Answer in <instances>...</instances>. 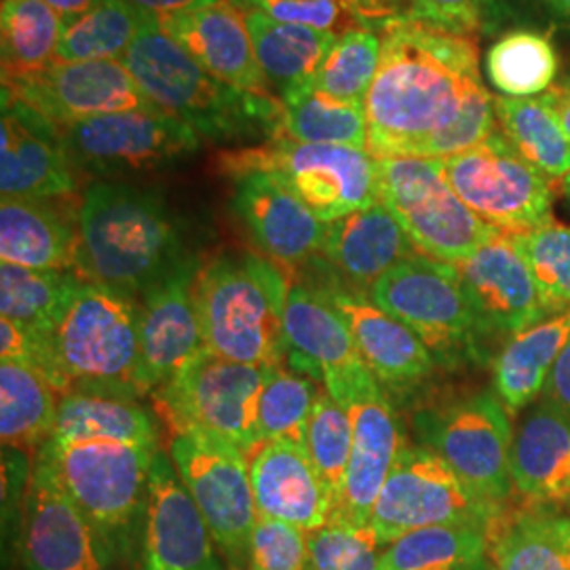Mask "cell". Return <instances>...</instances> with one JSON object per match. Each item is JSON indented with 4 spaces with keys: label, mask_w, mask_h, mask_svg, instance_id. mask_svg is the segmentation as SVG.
<instances>
[{
    "label": "cell",
    "mask_w": 570,
    "mask_h": 570,
    "mask_svg": "<svg viewBox=\"0 0 570 570\" xmlns=\"http://www.w3.org/2000/svg\"><path fill=\"white\" fill-rule=\"evenodd\" d=\"M482 85L478 39L428 21H393L383 30L367 91V153L374 159L416 157Z\"/></svg>",
    "instance_id": "6da1fadb"
},
{
    "label": "cell",
    "mask_w": 570,
    "mask_h": 570,
    "mask_svg": "<svg viewBox=\"0 0 570 570\" xmlns=\"http://www.w3.org/2000/svg\"><path fill=\"white\" fill-rule=\"evenodd\" d=\"M77 273L140 303L190 256L176 218L157 190L96 180L79 202Z\"/></svg>",
    "instance_id": "7a4b0ae2"
},
{
    "label": "cell",
    "mask_w": 570,
    "mask_h": 570,
    "mask_svg": "<svg viewBox=\"0 0 570 570\" xmlns=\"http://www.w3.org/2000/svg\"><path fill=\"white\" fill-rule=\"evenodd\" d=\"M121 61L148 102L190 125L202 140L263 144L279 136L282 100L220 81L153 16H146Z\"/></svg>",
    "instance_id": "3957f363"
},
{
    "label": "cell",
    "mask_w": 570,
    "mask_h": 570,
    "mask_svg": "<svg viewBox=\"0 0 570 570\" xmlns=\"http://www.w3.org/2000/svg\"><path fill=\"white\" fill-rule=\"evenodd\" d=\"M289 285L279 265L266 256L225 254L199 266L195 305L205 346L239 364H284Z\"/></svg>",
    "instance_id": "277c9868"
},
{
    "label": "cell",
    "mask_w": 570,
    "mask_h": 570,
    "mask_svg": "<svg viewBox=\"0 0 570 570\" xmlns=\"http://www.w3.org/2000/svg\"><path fill=\"white\" fill-rule=\"evenodd\" d=\"M157 452L119 442H45L37 454L96 530L112 564L134 562Z\"/></svg>",
    "instance_id": "5b68a950"
},
{
    "label": "cell",
    "mask_w": 570,
    "mask_h": 570,
    "mask_svg": "<svg viewBox=\"0 0 570 570\" xmlns=\"http://www.w3.org/2000/svg\"><path fill=\"white\" fill-rule=\"evenodd\" d=\"M61 395L106 391L142 397L140 303L106 285L79 279L49 336Z\"/></svg>",
    "instance_id": "8992f818"
},
{
    "label": "cell",
    "mask_w": 570,
    "mask_h": 570,
    "mask_svg": "<svg viewBox=\"0 0 570 570\" xmlns=\"http://www.w3.org/2000/svg\"><path fill=\"white\" fill-rule=\"evenodd\" d=\"M214 165L228 178L252 171L277 176L326 225L379 204L376 159L351 146L296 142L277 136L256 146L225 150Z\"/></svg>",
    "instance_id": "52a82bcc"
},
{
    "label": "cell",
    "mask_w": 570,
    "mask_h": 570,
    "mask_svg": "<svg viewBox=\"0 0 570 570\" xmlns=\"http://www.w3.org/2000/svg\"><path fill=\"white\" fill-rule=\"evenodd\" d=\"M265 374L266 367L226 360L205 346L150 397L171 433H202L249 456L258 446L256 406Z\"/></svg>",
    "instance_id": "ba28073f"
},
{
    "label": "cell",
    "mask_w": 570,
    "mask_h": 570,
    "mask_svg": "<svg viewBox=\"0 0 570 570\" xmlns=\"http://www.w3.org/2000/svg\"><path fill=\"white\" fill-rule=\"evenodd\" d=\"M379 202L419 254L459 265L501 230L487 225L450 186L440 159H376Z\"/></svg>",
    "instance_id": "9c48e42d"
},
{
    "label": "cell",
    "mask_w": 570,
    "mask_h": 570,
    "mask_svg": "<svg viewBox=\"0 0 570 570\" xmlns=\"http://www.w3.org/2000/svg\"><path fill=\"white\" fill-rule=\"evenodd\" d=\"M367 298L410 327L435 362L478 360L487 332L456 275V268L416 254L393 266L367 289Z\"/></svg>",
    "instance_id": "30bf717a"
},
{
    "label": "cell",
    "mask_w": 570,
    "mask_h": 570,
    "mask_svg": "<svg viewBox=\"0 0 570 570\" xmlns=\"http://www.w3.org/2000/svg\"><path fill=\"white\" fill-rule=\"evenodd\" d=\"M60 134L75 171L102 180L178 164L202 146L190 125L157 108L70 122Z\"/></svg>",
    "instance_id": "8fae6325"
},
{
    "label": "cell",
    "mask_w": 570,
    "mask_h": 570,
    "mask_svg": "<svg viewBox=\"0 0 570 570\" xmlns=\"http://www.w3.org/2000/svg\"><path fill=\"white\" fill-rule=\"evenodd\" d=\"M169 459L233 570H247L258 511L244 452L193 431L171 433Z\"/></svg>",
    "instance_id": "7c38bea8"
},
{
    "label": "cell",
    "mask_w": 570,
    "mask_h": 570,
    "mask_svg": "<svg viewBox=\"0 0 570 570\" xmlns=\"http://www.w3.org/2000/svg\"><path fill=\"white\" fill-rule=\"evenodd\" d=\"M440 164L456 195L492 228L513 235L553 220V186L515 150L501 127L487 142Z\"/></svg>",
    "instance_id": "4fadbf2b"
},
{
    "label": "cell",
    "mask_w": 570,
    "mask_h": 570,
    "mask_svg": "<svg viewBox=\"0 0 570 570\" xmlns=\"http://www.w3.org/2000/svg\"><path fill=\"white\" fill-rule=\"evenodd\" d=\"M423 446L438 452L473 494L503 510L511 497L510 410L497 393L482 391L416 419Z\"/></svg>",
    "instance_id": "5bb4252c"
},
{
    "label": "cell",
    "mask_w": 570,
    "mask_h": 570,
    "mask_svg": "<svg viewBox=\"0 0 570 570\" xmlns=\"http://www.w3.org/2000/svg\"><path fill=\"white\" fill-rule=\"evenodd\" d=\"M503 510L473 494L454 469L428 446H404L370 518L387 548L407 532L438 524L490 527Z\"/></svg>",
    "instance_id": "9a60e30c"
},
{
    "label": "cell",
    "mask_w": 570,
    "mask_h": 570,
    "mask_svg": "<svg viewBox=\"0 0 570 570\" xmlns=\"http://www.w3.org/2000/svg\"><path fill=\"white\" fill-rule=\"evenodd\" d=\"M285 366L313 379L338 404L379 385L341 313L313 285L292 284L284 308Z\"/></svg>",
    "instance_id": "2e32d148"
},
{
    "label": "cell",
    "mask_w": 570,
    "mask_h": 570,
    "mask_svg": "<svg viewBox=\"0 0 570 570\" xmlns=\"http://www.w3.org/2000/svg\"><path fill=\"white\" fill-rule=\"evenodd\" d=\"M2 96L30 106L58 127L155 108L121 60L53 61L39 72L2 79Z\"/></svg>",
    "instance_id": "e0dca14e"
},
{
    "label": "cell",
    "mask_w": 570,
    "mask_h": 570,
    "mask_svg": "<svg viewBox=\"0 0 570 570\" xmlns=\"http://www.w3.org/2000/svg\"><path fill=\"white\" fill-rule=\"evenodd\" d=\"M216 550L169 454L159 450L150 468L142 534L131 570H226Z\"/></svg>",
    "instance_id": "ac0fdd59"
},
{
    "label": "cell",
    "mask_w": 570,
    "mask_h": 570,
    "mask_svg": "<svg viewBox=\"0 0 570 570\" xmlns=\"http://www.w3.org/2000/svg\"><path fill=\"white\" fill-rule=\"evenodd\" d=\"M20 548L26 570H110L96 530L63 494L37 456L21 508Z\"/></svg>",
    "instance_id": "d6986e66"
},
{
    "label": "cell",
    "mask_w": 570,
    "mask_h": 570,
    "mask_svg": "<svg viewBox=\"0 0 570 570\" xmlns=\"http://www.w3.org/2000/svg\"><path fill=\"white\" fill-rule=\"evenodd\" d=\"M79 174L70 164L60 127L30 106L2 96V199L70 202Z\"/></svg>",
    "instance_id": "ffe728a7"
},
{
    "label": "cell",
    "mask_w": 570,
    "mask_h": 570,
    "mask_svg": "<svg viewBox=\"0 0 570 570\" xmlns=\"http://www.w3.org/2000/svg\"><path fill=\"white\" fill-rule=\"evenodd\" d=\"M197 258H188L140 298V374L142 395L171 381L202 348V324L195 305Z\"/></svg>",
    "instance_id": "44dd1931"
},
{
    "label": "cell",
    "mask_w": 570,
    "mask_h": 570,
    "mask_svg": "<svg viewBox=\"0 0 570 570\" xmlns=\"http://www.w3.org/2000/svg\"><path fill=\"white\" fill-rule=\"evenodd\" d=\"M454 268L487 332L520 334L550 315L529 265L503 233Z\"/></svg>",
    "instance_id": "7402d4cb"
},
{
    "label": "cell",
    "mask_w": 570,
    "mask_h": 570,
    "mask_svg": "<svg viewBox=\"0 0 570 570\" xmlns=\"http://www.w3.org/2000/svg\"><path fill=\"white\" fill-rule=\"evenodd\" d=\"M233 180V212L268 261L301 266L320 256L326 223L292 188L268 171H252Z\"/></svg>",
    "instance_id": "603a6c76"
},
{
    "label": "cell",
    "mask_w": 570,
    "mask_h": 570,
    "mask_svg": "<svg viewBox=\"0 0 570 570\" xmlns=\"http://www.w3.org/2000/svg\"><path fill=\"white\" fill-rule=\"evenodd\" d=\"M334 306L353 334L367 370L381 387L412 389L435 367L423 341L367 298L366 292L343 284L313 285Z\"/></svg>",
    "instance_id": "cb8c5ba5"
},
{
    "label": "cell",
    "mask_w": 570,
    "mask_h": 570,
    "mask_svg": "<svg viewBox=\"0 0 570 570\" xmlns=\"http://www.w3.org/2000/svg\"><path fill=\"white\" fill-rule=\"evenodd\" d=\"M353 444L338 510L330 522L367 527L376 499L404 449L397 416L381 385L362 391L348 402Z\"/></svg>",
    "instance_id": "d4e9b609"
},
{
    "label": "cell",
    "mask_w": 570,
    "mask_h": 570,
    "mask_svg": "<svg viewBox=\"0 0 570 570\" xmlns=\"http://www.w3.org/2000/svg\"><path fill=\"white\" fill-rule=\"evenodd\" d=\"M511 494L529 513L543 515L570 505V419L541 397L513 433Z\"/></svg>",
    "instance_id": "484cf974"
},
{
    "label": "cell",
    "mask_w": 570,
    "mask_h": 570,
    "mask_svg": "<svg viewBox=\"0 0 570 570\" xmlns=\"http://www.w3.org/2000/svg\"><path fill=\"white\" fill-rule=\"evenodd\" d=\"M159 21L165 32L214 77L245 91L271 96V85L256 58L245 11L235 0H218Z\"/></svg>",
    "instance_id": "4316f807"
},
{
    "label": "cell",
    "mask_w": 570,
    "mask_h": 570,
    "mask_svg": "<svg viewBox=\"0 0 570 570\" xmlns=\"http://www.w3.org/2000/svg\"><path fill=\"white\" fill-rule=\"evenodd\" d=\"M258 518H273L305 532L330 522V499L303 442H266L247 456Z\"/></svg>",
    "instance_id": "83f0119b"
},
{
    "label": "cell",
    "mask_w": 570,
    "mask_h": 570,
    "mask_svg": "<svg viewBox=\"0 0 570 570\" xmlns=\"http://www.w3.org/2000/svg\"><path fill=\"white\" fill-rule=\"evenodd\" d=\"M419 249L385 205L374 204L327 223L320 258L355 289L366 292Z\"/></svg>",
    "instance_id": "f1b7e54d"
},
{
    "label": "cell",
    "mask_w": 570,
    "mask_h": 570,
    "mask_svg": "<svg viewBox=\"0 0 570 570\" xmlns=\"http://www.w3.org/2000/svg\"><path fill=\"white\" fill-rule=\"evenodd\" d=\"M68 202L2 199L0 204V258L9 265L37 271L77 273L79 209Z\"/></svg>",
    "instance_id": "f546056e"
},
{
    "label": "cell",
    "mask_w": 570,
    "mask_h": 570,
    "mask_svg": "<svg viewBox=\"0 0 570 570\" xmlns=\"http://www.w3.org/2000/svg\"><path fill=\"white\" fill-rule=\"evenodd\" d=\"M47 442H119L159 449V429L138 397L77 389L60 395L56 425Z\"/></svg>",
    "instance_id": "4dcf8cb0"
},
{
    "label": "cell",
    "mask_w": 570,
    "mask_h": 570,
    "mask_svg": "<svg viewBox=\"0 0 570 570\" xmlns=\"http://www.w3.org/2000/svg\"><path fill=\"white\" fill-rule=\"evenodd\" d=\"M570 338V311L513 334L497 355L492 385L503 406L518 412L539 397Z\"/></svg>",
    "instance_id": "1f68e13d"
},
{
    "label": "cell",
    "mask_w": 570,
    "mask_h": 570,
    "mask_svg": "<svg viewBox=\"0 0 570 570\" xmlns=\"http://www.w3.org/2000/svg\"><path fill=\"white\" fill-rule=\"evenodd\" d=\"M244 11L256 58L279 100L311 85L336 37L305 26L273 20L256 9Z\"/></svg>",
    "instance_id": "d6a6232c"
},
{
    "label": "cell",
    "mask_w": 570,
    "mask_h": 570,
    "mask_svg": "<svg viewBox=\"0 0 570 570\" xmlns=\"http://www.w3.org/2000/svg\"><path fill=\"white\" fill-rule=\"evenodd\" d=\"M490 527L438 524L389 543L381 570H489Z\"/></svg>",
    "instance_id": "836d02e7"
},
{
    "label": "cell",
    "mask_w": 570,
    "mask_h": 570,
    "mask_svg": "<svg viewBox=\"0 0 570 570\" xmlns=\"http://www.w3.org/2000/svg\"><path fill=\"white\" fill-rule=\"evenodd\" d=\"M58 391L39 370L16 362L0 364L2 449H41L58 416Z\"/></svg>",
    "instance_id": "e575fe53"
},
{
    "label": "cell",
    "mask_w": 570,
    "mask_h": 570,
    "mask_svg": "<svg viewBox=\"0 0 570 570\" xmlns=\"http://www.w3.org/2000/svg\"><path fill=\"white\" fill-rule=\"evenodd\" d=\"M494 106L499 127L515 150L543 174L551 186L562 188L570 176V140L548 102L541 96H497Z\"/></svg>",
    "instance_id": "d590c367"
},
{
    "label": "cell",
    "mask_w": 570,
    "mask_h": 570,
    "mask_svg": "<svg viewBox=\"0 0 570 570\" xmlns=\"http://www.w3.org/2000/svg\"><path fill=\"white\" fill-rule=\"evenodd\" d=\"M81 275L0 265V317L28 330L49 348V336ZM51 353V351H49Z\"/></svg>",
    "instance_id": "8d00e7d4"
},
{
    "label": "cell",
    "mask_w": 570,
    "mask_h": 570,
    "mask_svg": "<svg viewBox=\"0 0 570 570\" xmlns=\"http://www.w3.org/2000/svg\"><path fill=\"white\" fill-rule=\"evenodd\" d=\"M279 136L305 144L367 150L366 104L343 102L306 85L282 98Z\"/></svg>",
    "instance_id": "74e56055"
},
{
    "label": "cell",
    "mask_w": 570,
    "mask_h": 570,
    "mask_svg": "<svg viewBox=\"0 0 570 570\" xmlns=\"http://www.w3.org/2000/svg\"><path fill=\"white\" fill-rule=\"evenodd\" d=\"M61 32L63 18L45 0H2V79L39 72L51 66L58 60Z\"/></svg>",
    "instance_id": "f35d334b"
},
{
    "label": "cell",
    "mask_w": 570,
    "mask_h": 570,
    "mask_svg": "<svg viewBox=\"0 0 570 570\" xmlns=\"http://www.w3.org/2000/svg\"><path fill=\"white\" fill-rule=\"evenodd\" d=\"M560 68L550 37L527 28L505 32L487 53L490 82L510 98L541 96L556 82Z\"/></svg>",
    "instance_id": "ab89813d"
},
{
    "label": "cell",
    "mask_w": 570,
    "mask_h": 570,
    "mask_svg": "<svg viewBox=\"0 0 570 570\" xmlns=\"http://www.w3.org/2000/svg\"><path fill=\"white\" fill-rule=\"evenodd\" d=\"M146 13L127 0H102L72 20H63L58 60H121L136 41Z\"/></svg>",
    "instance_id": "60d3db41"
},
{
    "label": "cell",
    "mask_w": 570,
    "mask_h": 570,
    "mask_svg": "<svg viewBox=\"0 0 570 570\" xmlns=\"http://www.w3.org/2000/svg\"><path fill=\"white\" fill-rule=\"evenodd\" d=\"M489 570H570V553L550 515H499L490 524Z\"/></svg>",
    "instance_id": "b9f144b4"
},
{
    "label": "cell",
    "mask_w": 570,
    "mask_h": 570,
    "mask_svg": "<svg viewBox=\"0 0 570 570\" xmlns=\"http://www.w3.org/2000/svg\"><path fill=\"white\" fill-rule=\"evenodd\" d=\"M320 385L284 364L266 366L265 383L256 406L258 446L266 442H303Z\"/></svg>",
    "instance_id": "7bdbcfd3"
},
{
    "label": "cell",
    "mask_w": 570,
    "mask_h": 570,
    "mask_svg": "<svg viewBox=\"0 0 570 570\" xmlns=\"http://www.w3.org/2000/svg\"><path fill=\"white\" fill-rule=\"evenodd\" d=\"M381 49L383 32L376 30L360 28L336 37L311 87L343 102L366 104L379 70Z\"/></svg>",
    "instance_id": "ee69618b"
},
{
    "label": "cell",
    "mask_w": 570,
    "mask_h": 570,
    "mask_svg": "<svg viewBox=\"0 0 570 570\" xmlns=\"http://www.w3.org/2000/svg\"><path fill=\"white\" fill-rule=\"evenodd\" d=\"M353 444L351 414L322 389L306 425L305 446L330 499V520L338 510Z\"/></svg>",
    "instance_id": "f6af8a7d"
},
{
    "label": "cell",
    "mask_w": 570,
    "mask_h": 570,
    "mask_svg": "<svg viewBox=\"0 0 570 570\" xmlns=\"http://www.w3.org/2000/svg\"><path fill=\"white\" fill-rule=\"evenodd\" d=\"M508 237L529 265L548 313L570 311V226L550 220Z\"/></svg>",
    "instance_id": "bcb514c9"
},
{
    "label": "cell",
    "mask_w": 570,
    "mask_h": 570,
    "mask_svg": "<svg viewBox=\"0 0 570 570\" xmlns=\"http://www.w3.org/2000/svg\"><path fill=\"white\" fill-rule=\"evenodd\" d=\"M385 546L376 532L348 522H327L308 532L306 570H381Z\"/></svg>",
    "instance_id": "7dc6e473"
},
{
    "label": "cell",
    "mask_w": 570,
    "mask_h": 570,
    "mask_svg": "<svg viewBox=\"0 0 570 570\" xmlns=\"http://www.w3.org/2000/svg\"><path fill=\"white\" fill-rule=\"evenodd\" d=\"M499 129L494 96L482 85L469 96L459 117L423 144L419 159H449L487 142Z\"/></svg>",
    "instance_id": "c3c4849f"
},
{
    "label": "cell",
    "mask_w": 570,
    "mask_h": 570,
    "mask_svg": "<svg viewBox=\"0 0 570 570\" xmlns=\"http://www.w3.org/2000/svg\"><path fill=\"white\" fill-rule=\"evenodd\" d=\"M244 9L263 11L273 20L305 26L326 35L341 37L351 30L366 28L353 0H235Z\"/></svg>",
    "instance_id": "681fc988"
},
{
    "label": "cell",
    "mask_w": 570,
    "mask_h": 570,
    "mask_svg": "<svg viewBox=\"0 0 570 570\" xmlns=\"http://www.w3.org/2000/svg\"><path fill=\"white\" fill-rule=\"evenodd\" d=\"M308 532L273 518H258L252 530L247 570H306Z\"/></svg>",
    "instance_id": "f907efd6"
},
{
    "label": "cell",
    "mask_w": 570,
    "mask_h": 570,
    "mask_svg": "<svg viewBox=\"0 0 570 570\" xmlns=\"http://www.w3.org/2000/svg\"><path fill=\"white\" fill-rule=\"evenodd\" d=\"M410 20L478 39L497 28V0H414Z\"/></svg>",
    "instance_id": "816d5d0a"
},
{
    "label": "cell",
    "mask_w": 570,
    "mask_h": 570,
    "mask_svg": "<svg viewBox=\"0 0 570 570\" xmlns=\"http://www.w3.org/2000/svg\"><path fill=\"white\" fill-rule=\"evenodd\" d=\"M508 20L570 30V0H497V26Z\"/></svg>",
    "instance_id": "f5cc1de1"
},
{
    "label": "cell",
    "mask_w": 570,
    "mask_h": 570,
    "mask_svg": "<svg viewBox=\"0 0 570 570\" xmlns=\"http://www.w3.org/2000/svg\"><path fill=\"white\" fill-rule=\"evenodd\" d=\"M560 412H564L570 419V338L562 348L556 366L551 367L550 379L541 393Z\"/></svg>",
    "instance_id": "db71d44e"
},
{
    "label": "cell",
    "mask_w": 570,
    "mask_h": 570,
    "mask_svg": "<svg viewBox=\"0 0 570 570\" xmlns=\"http://www.w3.org/2000/svg\"><path fill=\"white\" fill-rule=\"evenodd\" d=\"M127 2L144 11L146 16L165 20L171 16H180V13H188V11L202 9L207 4H214L218 0H127Z\"/></svg>",
    "instance_id": "11a10c76"
},
{
    "label": "cell",
    "mask_w": 570,
    "mask_h": 570,
    "mask_svg": "<svg viewBox=\"0 0 570 570\" xmlns=\"http://www.w3.org/2000/svg\"><path fill=\"white\" fill-rule=\"evenodd\" d=\"M353 2L360 9L370 30L383 32L393 21L402 20L400 13L389 4L387 0H353Z\"/></svg>",
    "instance_id": "9f6ffc18"
},
{
    "label": "cell",
    "mask_w": 570,
    "mask_h": 570,
    "mask_svg": "<svg viewBox=\"0 0 570 570\" xmlns=\"http://www.w3.org/2000/svg\"><path fill=\"white\" fill-rule=\"evenodd\" d=\"M541 98L548 102L551 112L556 115L562 131L567 134V138L570 140V79L553 82L546 94H541Z\"/></svg>",
    "instance_id": "6f0895ef"
},
{
    "label": "cell",
    "mask_w": 570,
    "mask_h": 570,
    "mask_svg": "<svg viewBox=\"0 0 570 570\" xmlns=\"http://www.w3.org/2000/svg\"><path fill=\"white\" fill-rule=\"evenodd\" d=\"M45 2L63 20H72V18L81 16L85 11L94 9L102 0H45Z\"/></svg>",
    "instance_id": "680465c9"
},
{
    "label": "cell",
    "mask_w": 570,
    "mask_h": 570,
    "mask_svg": "<svg viewBox=\"0 0 570 570\" xmlns=\"http://www.w3.org/2000/svg\"><path fill=\"white\" fill-rule=\"evenodd\" d=\"M550 524L564 550L570 553V518H550Z\"/></svg>",
    "instance_id": "91938a15"
},
{
    "label": "cell",
    "mask_w": 570,
    "mask_h": 570,
    "mask_svg": "<svg viewBox=\"0 0 570 570\" xmlns=\"http://www.w3.org/2000/svg\"><path fill=\"white\" fill-rule=\"evenodd\" d=\"M389 4L400 13L402 20H410L412 18V7H414V0H387Z\"/></svg>",
    "instance_id": "94428289"
},
{
    "label": "cell",
    "mask_w": 570,
    "mask_h": 570,
    "mask_svg": "<svg viewBox=\"0 0 570 570\" xmlns=\"http://www.w3.org/2000/svg\"><path fill=\"white\" fill-rule=\"evenodd\" d=\"M562 190H564V195H567V199H569L570 204V176L564 180V184H562Z\"/></svg>",
    "instance_id": "6125c7cd"
}]
</instances>
